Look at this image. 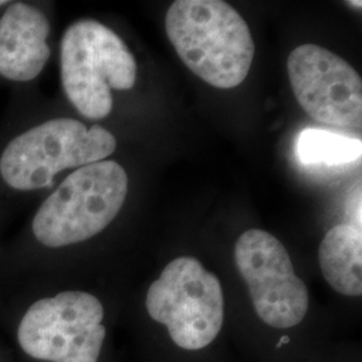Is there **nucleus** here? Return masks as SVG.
<instances>
[{"mask_svg": "<svg viewBox=\"0 0 362 362\" xmlns=\"http://www.w3.org/2000/svg\"><path fill=\"white\" fill-rule=\"evenodd\" d=\"M61 77L66 97L82 116L103 119L113 109L112 90H129L137 65L125 42L94 19H81L61 42Z\"/></svg>", "mask_w": 362, "mask_h": 362, "instance_id": "20e7f679", "label": "nucleus"}, {"mask_svg": "<svg viewBox=\"0 0 362 362\" xmlns=\"http://www.w3.org/2000/svg\"><path fill=\"white\" fill-rule=\"evenodd\" d=\"M235 262L263 324L291 329L305 320L310 303L308 287L274 235L262 230L242 233L235 246Z\"/></svg>", "mask_w": 362, "mask_h": 362, "instance_id": "0eeeda50", "label": "nucleus"}, {"mask_svg": "<svg viewBox=\"0 0 362 362\" xmlns=\"http://www.w3.org/2000/svg\"><path fill=\"white\" fill-rule=\"evenodd\" d=\"M318 259L326 282L338 294L361 297V228L344 223L337 224L325 235Z\"/></svg>", "mask_w": 362, "mask_h": 362, "instance_id": "9d476101", "label": "nucleus"}, {"mask_svg": "<svg viewBox=\"0 0 362 362\" xmlns=\"http://www.w3.org/2000/svg\"><path fill=\"white\" fill-rule=\"evenodd\" d=\"M297 152L306 165L337 167L360 158L361 141L329 130L309 128L299 136Z\"/></svg>", "mask_w": 362, "mask_h": 362, "instance_id": "9b49d317", "label": "nucleus"}, {"mask_svg": "<svg viewBox=\"0 0 362 362\" xmlns=\"http://www.w3.org/2000/svg\"><path fill=\"white\" fill-rule=\"evenodd\" d=\"M348 4H351L356 8H361V1H348Z\"/></svg>", "mask_w": 362, "mask_h": 362, "instance_id": "ddd939ff", "label": "nucleus"}, {"mask_svg": "<svg viewBox=\"0 0 362 362\" xmlns=\"http://www.w3.org/2000/svg\"><path fill=\"white\" fill-rule=\"evenodd\" d=\"M49 34L50 23L37 7L8 6L0 18V74L15 82L38 77L52 54Z\"/></svg>", "mask_w": 362, "mask_h": 362, "instance_id": "1a4fd4ad", "label": "nucleus"}, {"mask_svg": "<svg viewBox=\"0 0 362 362\" xmlns=\"http://www.w3.org/2000/svg\"><path fill=\"white\" fill-rule=\"evenodd\" d=\"M346 215L349 224L361 228V185L360 182L350 191L346 200Z\"/></svg>", "mask_w": 362, "mask_h": 362, "instance_id": "f8f14e48", "label": "nucleus"}, {"mask_svg": "<svg viewBox=\"0 0 362 362\" xmlns=\"http://www.w3.org/2000/svg\"><path fill=\"white\" fill-rule=\"evenodd\" d=\"M4 4H8V1H4V0H0V7L4 6Z\"/></svg>", "mask_w": 362, "mask_h": 362, "instance_id": "2eb2a0df", "label": "nucleus"}, {"mask_svg": "<svg viewBox=\"0 0 362 362\" xmlns=\"http://www.w3.org/2000/svg\"><path fill=\"white\" fill-rule=\"evenodd\" d=\"M0 362H13L11 360H8V358H6V356L0 351Z\"/></svg>", "mask_w": 362, "mask_h": 362, "instance_id": "4468645a", "label": "nucleus"}, {"mask_svg": "<svg viewBox=\"0 0 362 362\" xmlns=\"http://www.w3.org/2000/svg\"><path fill=\"white\" fill-rule=\"evenodd\" d=\"M116 148V137L101 125L88 129L77 119L55 118L7 145L0 157V175L18 191L52 187L59 172L104 161Z\"/></svg>", "mask_w": 362, "mask_h": 362, "instance_id": "39448f33", "label": "nucleus"}, {"mask_svg": "<svg viewBox=\"0 0 362 362\" xmlns=\"http://www.w3.org/2000/svg\"><path fill=\"white\" fill-rule=\"evenodd\" d=\"M165 30L182 64L218 89L246 79L255 45L246 21L221 0H177L169 7Z\"/></svg>", "mask_w": 362, "mask_h": 362, "instance_id": "f257e3e1", "label": "nucleus"}, {"mask_svg": "<svg viewBox=\"0 0 362 362\" xmlns=\"http://www.w3.org/2000/svg\"><path fill=\"white\" fill-rule=\"evenodd\" d=\"M103 302L66 290L28 305L8 327L13 362H100L107 338Z\"/></svg>", "mask_w": 362, "mask_h": 362, "instance_id": "f03ea898", "label": "nucleus"}, {"mask_svg": "<svg viewBox=\"0 0 362 362\" xmlns=\"http://www.w3.org/2000/svg\"><path fill=\"white\" fill-rule=\"evenodd\" d=\"M287 71L298 103L313 119L361 128V77L345 59L317 45H302L290 52Z\"/></svg>", "mask_w": 362, "mask_h": 362, "instance_id": "6e6552de", "label": "nucleus"}, {"mask_svg": "<svg viewBox=\"0 0 362 362\" xmlns=\"http://www.w3.org/2000/svg\"><path fill=\"white\" fill-rule=\"evenodd\" d=\"M129 177L116 161L85 165L67 176L40 206L33 233L42 246L62 248L86 242L116 219Z\"/></svg>", "mask_w": 362, "mask_h": 362, "instance_id": "7ed1b4c3", "label": "nucleus"}, {"mask_svg": "<svg viewBox=\"0 0 362 362\" xmlns=\"http://www.w3.org/2000/svg\"><path fill=\"white\" fill-rule=\"evenodd\" d=\"M145 308L180 349L202 350L220 334L226 302L215 274L192 257L172 260L149 286Z\"/></svg>", "mask_w": 362, "mask_h": 362, "instance_id": "423d86ee", "label": "nucleus"}]
</instances>
